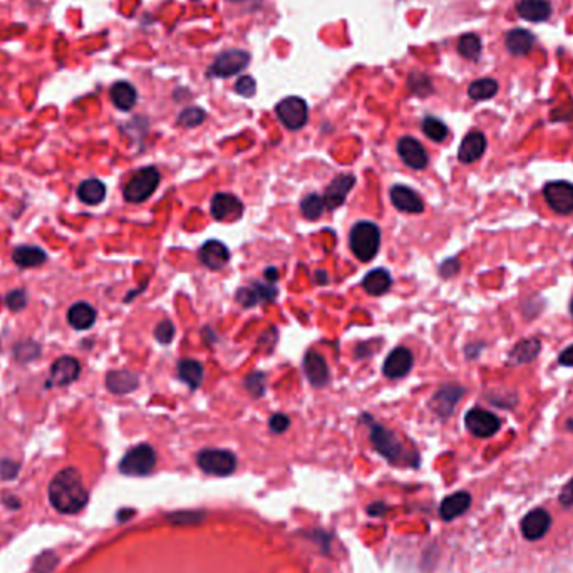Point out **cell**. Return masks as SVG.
<instances>
[{"label":"cell","instance_id":"6da1fadb","mask_svg":"<svg viewBox=\"0 0 573 573\" xmlns=\"http://www.w3.org/2000/svg\"><path fill=\"white\" fill-rule=\"evenodd\" d=\"M49 500L59 513L74 515L84 508L89 496L82 484L81 473L76 468H65L52 478L49 484Z\"/></svg>","mask_w":573,"mask_h":573},{"label":"cell","instance_id":"7a4b0ae2","mask_svg":"<svg viewBox=\"0 0 573 573\" xmlns=\"http://www.w3.org/2000/svg\"><path fill=\"white\" fill-rule=\"evenodd\" d=\"M371 443L375 451L382 454L389 463L397 466H418L419 456L416 451H409L394 432L386 430L380 424L371 426Z\"/></svg>","mask_w":573,"mask_h":573},{"label":"cell","instance_id":"3957f363","mask_svg":"<svg viewBox=\"0 0 573 573\" xmlns=\"http://www.w3.org/2000/svg\"><path fill=\"white\" fill-rule=\"evenodd\" d=\"M349 247L361 262H371L379 253L380 230L373 221H359L349 235Z\"/></svg>","mask_w":573,"mask_h":573},{"label":"cell","instance_id":"277c9868","mask_svg":"<svg viewBox=\"0 0 573 573\" xmlns=\"http://www.w3.org/2000/svg\"><path fill=\"white\" fill-rule=\"evenodd\" d=\"M160 179L161 174L155 166L141 168L126 183L124 190H122L124 200L129 201V203H143L155 193L156 188L160 186Z\"/></svg>","mask_w":573,"mask_h":573},{"label":"cell","instance_id":"5b68a950","mask_svg":"<svg viewBox=\"0 0 573 573\" xmlns=\"http://www.w3.org/2000/svg\"><path fill=\"white\" fill-rule=\"evenodd\" d=\"M156 466V453L150 444L134 446L120 463V471L128 476H146Z\"/></svg>","mask_w":573,"mask_h":573},{"label":"cell","instance_id":"8992f818","mask_svg":"<svg viewBox=\"0 0 573 573\" xmlns=\"http://www.w3.org/2000/svg\"><path fill=\"white\" fill-rule=\"evenodd\" d=\"M200 470L212 476H228L237 470V458L226 449H203L196 456Z\"/></svg>","mask_w":573,"mask_h":573},{"label":"cell","instance_id":"52a82bcc","mask_svg":"<svg viewBox=\"0 0 573 573\" xmlns=\"http://www.w3.org/2000/svg\"><path fill=\"white\" fill-rule=\"evenodd\" d=\"M275 112H277L280 122L290 131L302 129L307 124L309 120L307 103L302 98H297V96H290V98L280 101L277 108H275Z\"/></svg>","mask_w":573,"mask_h":573},{"label":"cell","instance_id":"ba28073f","mask_svg":"<svg viewBox=\"0 0 573 573\" xmlns=\"http://www.w3.org/2000/svg\"><path fill=\"white\" fill-rule=\"evenodd\" d=\"M248 63H250V54L247 51L242 49H233V51H225L223 54L218 56L215 59V63L210 67L208 76H215V77H225L235 76L240 71H243L247 67Z\"/></svg>","mask_w":573,"mask_h":573},{"label":"cell","instance_id":"9c48e42d","mask_svg":"<svg viewBox=\"0 0 573 573\" xmlns=\"http://www.w3.org/2000/svg\"><path fill=\"white\" fill-rule=\"evenodd\" d=\"M543 196L546 205L560 213L570 215L573 212V185L568 181H550L543 186Z\"/></svg>","mask_w":573,"mask_h":573},{"label":"cell","instance_id":"30bf717a","mask_svg":"<svg viewBox=\"0 0 573 573\" xmlns=\"http://www.w3.org/2000/svg\"><path fill=\"white\" fill-rule=\"evenodd\" d=\"M466 430L476 437H491L500 431L501 421L496 414L487 409L473 408L465 416Z\"/></svg>","mask_w":573,"mask_h":573},{"label":"cell","instance_id":"8fae6325","mask_svg":"<svg viewBox=\"0 0 573 573\" xmlns=\"http://www.w3.org/2000/svg\"><path fill=\"white\" fill-rule=\"evenodd\" d=\"M79 374H81V364L77 359L60 357L51 366L47 386H52V387L69 386V384H72L74 380L79 378Z\"/></svg>","mask_w":573,"mask_h":573},{"label":"cell","instance_id":"7c38bea8","mask_svg":"<svg viewBox=\"0 0 573 573\" xmlns=\"http://www.w3.org/2000/svg\"><path fill=\"white\" fill-rule=\"evenodd\" d=\"M397 155L404 161V165H408L413 169H424L430 163L424 146L413 136H402L397 141Z\"/></svg>","mask_w":573,"mask_h":573},{"label":"cell","instance_id":"4fadbf2b","mask_svg":"<svg viewBox=\"0 0 573 573\" xmlns=\"http://www.w3.org/2000/svg\"><path fill=\"white\" fill-rule=\"evenodd\" d=\"M212 215L218 221L238 220L243 215V203L235 195L217 193L212 198Z\"/></svg>","mask_w":573,"mask_h":573},{"label":"cell","instance_id":"5bb4252c","mask_svg":"<svg viewBox=\"0 0 573 573\" xmlns=\"http://www.w3.org/2000/svg\"><path fill=\"white\" fill-rule=\"evenodd\" d=\"M413 364H414L413 352L406 347H396L394 351H391V354L386 357V361H384L382 373L389 379H401L411 373Z\"/></svg>","mask_w":573,"mask_h":573},{"label":"cell","instance_id":"9a60e30c","mask_svg":"<svg viewBox=\"0 0 573 573\" xmlns=\"http://www.w3.org/2000/svg\"><path fill=\"white\" fill-rule=\"evenodd\" d=\"M463 394H465V387L458 386V384H446L432 396V409L436 411L441 418H449L456 409L458 402L461 401Z\"/></svg>","mask_w":573,"mask_h":573},{"label":"cell","instance_id":"2e32d148","mask_svg":"<svg viewBox=\"0 0 573 573\" xmlns=\"http://www.w3.org/2000/svg\"><path fill=\"white\" fill-rule=\"evenodd\" d=\"M304 373L307 375L310 386L321 389L326 387L330 380V371L326 359L317 352H307L304 357Z\"/></svg>","mask_w":573,"mask_h":573},{"label":"cell","instance_id":"e0dca14e","mask_svg":"<svg viewBox=\"0 0 573 573\" xmlns=\"http://www.w3.org/2000/svg\"><path fill=\"white\" fill-rule=\"evenodd\" d=\"M552 527V516L543 508H536L522 520V533L527 540H540Z\"/></svg>","mask_w":573,"mask_h":573},{"label":"cell","instance_id":"ac0fdd59","mask_svg":"<svg viewBox=\"0 0 573 573\" xmlns=\"http://www.w3.org/2000/svg\"><path fill=\"white\" fill-rule=\"evenodd\" d=\"M354 185H356V176L354 174H340V176H335L332 179L330 185L327 186L326 196H323L326 208L335 210L340 205H344V201L347 200L349 191L352 190Z\"/></svg>","mask_w":573,"mask_h":573},{"label":"cell","instance_id":"d6986e66","mask_svg":"<svg viewBox=\"0 0 573 573\" xmlns=\"http://www.w3.org/2000/svg\"><path fill=\"white\" fill-rule=\"evenodd\" d=\"M200 262L210 270H220L228 264L230 260V250L226 248L225 243L218 242V240H208L207 243L201 245L198 252Z\"/></svg>","mask_w":573,"mask_h":573},{"label":"cell","instance_id":"ffe728a7","mask_svg":"<svg viewBox=\"0 0 573 573\" xmlns=\"http://www.w3.org/2000/svg\"><path fill=\"white\" fill-rule=\"evenodd\" d=\"M278 290L275 285H264V283L253 282L250 287H242L237 292V300L243 307L250 309L260 304V302H272L277 299Z\"/></svg>","mask_w":573,"mask_h":573},{"label":"cell","instance_id":"44dd1931","mask_svg":"<svg viewBox=\"0 0 573 573\" xmlns=\"http://www.w3.org/2000/svg\"><path fill=\"white\" fill-rule=\"evenodd\" d=\"M391 195L392 205L404 213H423L424 212V201L413 188L404 185H394L389 191Z\"/></svg>","mask_w":573,"mask_h":573},{"label":"cell","instance_id":"7402d4cb","mask_svg":"<svg viewBox=\"0 0 573 573\" xmlns=\"http://www.w3.org/2000/svg\"><path fill=\"white\" fill-rule=\"evenodd\" d=\"M487 151V138L481 131H471L468 133L465 139L461 141V146L458 150V160L461 163L470 165L478 161Z\"/></svg>","mask_w":573,"mask_h":573},{"label":"cell","instance_id":"603a6c76","mask_svg":"<svg viewBox=\"0 0 573 573\" xmlns=\"http://www.w3.org/2000/svg\"><path fill=\"white\" fill-rule=\"evenodd\" d=\"M516 12L528 22H543L552 15V6L548 0H518Z\"/></svg>","mask_w":573,"mask_h":573},{"label":"cell","instance_id":"cb8c5ba5","mask_svg":"<svg viewBox=\"0 0 573 573\" xmlns=\"http://www.w3.org/2000/svg\"><path fill=\"white\" fill-rule=\"evenodd\" d=\"M471 506V494L468 491H458L444 498L439 506V515L444 522H451L463 513H466Z\"/></svg>","mask_w":573,"mask_h":573},{"label":"cell","instance_id":"d4e9b609","mask_svg":"<svg viewBox=\"0 0 573 573\" xmlns=\"http://www.w3.org/2000/svg\"><path fill=\"white\" fill-rule=\"evenodd\" d=\"M139 386L138 374L131 373V371H111L106 375V387L112 394L124 396L133 392L134 389Z\"/></svg>","mask_w":573,"mask_h":573},{"label":"cell","instance_id":"484cf974","mask_svg":"<svg viewBox=\"0 0 573 573\" xmlns=\"http://www.w3.org/2000/svg\"><path fill=\"white\" fill-rule=\"evenodd\" d=\"M98 312L93 305L87 302H77L71 309L67 310V322L69 326L74 327L76 330H87L94 326Z\"/></svg>","mask_w":573,"mask_h":573},{"label":"cell","instance_id":"4316f807","mask_svg":"<svg viewBox=\"0 0 573 573\" xmlns=\"http://www.w3.org/2000/svg\"><path fill=\"white\" fill-rule=\"evenodd\" d=\"M12 260L20 269H34V266L46 264L47 255L42 248L34 247V245H20L12 252Z\"/></svg>","mask_w":573,"mask_h":573},{"label":"cell","instance_id":"83f0119b","mask_svg":"<svg viewBox=\"0 0 573 573\" xmlns=\"http://www.w3.org/2000/svg\"><path fill=\"white\" fill-rule=\"evenodd\" d=\"M109 96H111L112 104H115L120 111H131V109L136 106L138 101L136 87L126 81L116 82V84L111 87Z\"/></svg>","mask_w":573,"mask_h":573},{"label":"cell","instance_id":"f1b7e54d","mask_svg":"<svg viewBox=\"0 0 573 573\" xmlns=\"http://www.w3.org/2000/svg\"><path fill=\"white\" fill-rule=\"evenodd\" d=\"M392 285V277L386 269H374L366 275L362 280V288L369 295L379 297L384 295Z\"/></svg>","mask_w":573,"mask_h":573},{"label":"cell","instance_id":"f546056e","mask_svg":"<svg viewBox=\"0 0 573 573\" xmlns=\"http://www.w3.org/2000/svg\"><path fill=\"white\" fill-rule=\"evenodd\" d=\"M178 375L191 391H195L203 382L205 371L203 366L195 359H183V361L178 362Z\"/></svg>","mask_w":573,"mask_h":573},{"label":"cell","instance_id":"4dcf8cb0","mask_svg":"<svg viewBox=\"0 0 573 573\" xmlns=\"http://www.w3.org/2000/svg\"><path fill=\"white\" fill-rule=\"evenodd\" d=\"M506 49L513 56H524L527 52L532 51L533 44H535V37L532 32L524 29H513L506 34L505 37Z\"/></svg>","mask_w":573,"mask_h":573},{"label":"cell","instance_id":"1f68e13d","mask_svg":"<svg viewBox=\"0 0 573 573\" xmlns=\"http://www.w3.org/2000/svg\"><path fill=\"white\" fill-rule=\"evenodd\" d=\"M77 196L86 205H99L106 198V185L98 178H89L77 188Z\"/></svg>","mask_w":573,"mask_h":573},{"label":"cell","instance_id":"d6a6232c","mask_svg":"<svg viewBox=\"0 0 573 573\" xmlns=\"http://www.w3.org/2000/svg\"><path fill=\"white\" fill-rule=\"evenodd\" d=\"M541 351V342L538 339H524L511 349L510 361L513 364H528Z\"/></svg>","mask_w":573,"mask_h":573},{"label":"cell","instance_id":"836d02e7","mask_svg":"<svg viewBox=\"0 0 573 573\" xmlns=\"http://www.w3.org/2000/svg\"><path fill=\"white\" fill-rule=\"evenodd\" d=\"M496 93H498V82L491 79V77H483V79L471 82L470 87H468V96H470L473 101L491 99Z\"/></svg>","mask_w":573,"mask_h":573},{"label":"cell","instance_id":"e575fe53","mask_svg":"<svg viewBox=\"0 0 573 573\" xmlns=\"http://www.w3.org/2000/svg\"><path fill=\"white\" fill-rule=\"evenodd\" d=\"M481 51H483V44H481V39L476 34H465V36L459 37L458 52L465 59L476 60L481 56Z\"/></svg>","mask_w":573,"mask_h":573},{"label":"cell","instance_id":"d590c367","mask_svg":"<svg viewBox=\"0 0 573 573\" xmlns=\"http://www.w3.org/2000/svg\"><path fill=\"white\" fill-rule=\"evenodd\" d=\"M323 210H326V203H323L322 196H318L317 193H310L300 201V212L307 220H317V218H321Z\"/></svg>","mask_w":573,"mask_h":573},{"label":"cell","instance_id":"8d00e7d4","mask_svg":"<svg viewBox=\"0 0 573 573\" xmlns=\"http://www.w3.org/2000/svg\"><path fill=\"white\" fill-rule=\"evenodd\" d=\"M423 131H424V134L431 139V141H436V143L444 141L446 136H448V126H446L441 120H437V117H432V116L424 117Z\"/></svg>","mask_w":573,"mask_h":573},{"label":"cell","instance_id":"74e56055","mask_svg":"<svg viewBox=\"0 0 573 573\" xmlns=\"http://www.w3.org/2000/svg\"><path fill=\"white\" fill-rule=\"evenodd\" d=\"M408 87L409 91L416 96H421V98H426V96L432 94V82L426 74H419L413 72L408 79Z\"/></svg>","mask_w":573,"mask_h":573},{"label":"cell","instance_id":"f35d334b","mask_svg":"<svg viewBox=\"0 0 573 573\" xmlns=\"http://www.w3.org/2000/svg\"><path fill=\"white\" fill-rule=\"evenodd\" d=\"M207 120V112L200 108H188L178 116V124L183 128H196Z\"/></svg>","mask_w":573,"mask_h":573},{"label":"cell","instance_id":"ab89813d","mask_svg":"<svg viewBox=\"0 0 573 573\" xmlns=\"http://www.w3.org/2000/svg\"><path fill=\"white\" fill-rule=\"evenodd\" d=\"M245 389L253 397H262L265 392V374L264 373H252L245 378Z\"/></svg>","mask_w":573,"mask_h":573},{"label":"cell","instance_id":"60d3db41","mask_svg":"<svg viewBox=\"0 0 573 573\" xmlns=\"http://www.w3.org/2000/svg\"><path fill=\"white\" fill-rule=\"evenodd\" d=\"M6 305L12 310V312H19V310H22L27 305V295H25V292L20 290V288L8 292L6 295Z\"/></svg>","mask_w":573,"mask_h":573},{"label":"cell","instance_id":"b9f144b4","mask_svg":"<svg viewBox=\"0 0 573 573\" xmlns=\"http://www.w3.org/2000/svg\"><path fill=\"white\" fill-rule=\"evenodd\" d=\"M155 337H156V340L163 345L172 342L174 337V326L172 323V321H168V318H166V321H161L155 329Z\"/></svg>","mask_w":573,"mask_h":573},{"label":"cell","instance_id":"7bdbcfd3","mask_svg":"<svg viewBox=\"0 0 573 573\" xmlns=\"http://www.w3.org/2000/svg\"><path fill=\"white\" fill-rule=\"evenodd\" d=\"M58 565V557L52 552H44L41 557L36 560L34 572L36 573H51Z\"/></svg>","mask_w":573,"mask_h":573},{"label":"cell","instance_id":"ee69618b","mask_svg":"<svg viewBox=\"0 0 573 573\" xmlns=\"http://www.w3.org/2000/svg\"><path fill=\"white\" fill-rule=\"evenodd\" d=\"M235 91H237L240 96H243V98H252L257 91V82L252 76H243L240 77L237 84H235Z\"/></svg>","mask_w":573,"mask_h":573},{"label":"cell","instance_id":"f6af8a7d","mask_svg":"<svg viewBox=\"0 0 573 573\" xmlns=\"http://www.w3.org/2000/svg\"><path fill=\"white\" fill-rule=\"evenodd\" d=\"M270 430L273 432H277V434H282L283 431L288 430V426H290V419L287 418L285 414H273L272 418H270Z\"/></svg>","mask_w":573,"mask_h":573},{"label":"cell","instance_id":"bcb514c9","mask_svg":"<svg viewBox=\"0 0 573 573\" xmlns=\"http://www.w3.org/2000/svg\"><path fill=\"white\" fill-rule=\"evenodd\" d=\"M17 473H19V465L11 459H2L0 461V478L4 479H12L15 478Z\"/></svg>","mask_w":573,"mask_h":573},{"label":"cell","instance_id":"7dc6e473","mask_svg":"<svg viewBox=\"0 0 573 573\" xmlns=\"http://www.w3.org/2000/svg\"><path fill=\"white\" fill-rule=\"evenodd\" d=\"M27 347H29V340H25V342L17 344V347H15V359H17V361H20V362H29V361H32V359L37 357V354L29 352Z\"/></svg>","mask_w":573,"mask_h":573},{"label":"cell","instance_id":"c3c4849f","mask_svg":"<svg viewBox=\"0 0 573 573\" xmlns=\"http://www.w3.org/2000/svg\"><path fill=\"white\" fill-rule=\"evenodd\" d=\"M560 503H562L565 508L573 506V478L568 481L565 487H563L562 493H560Z\"/></svg>","mask_w":573,"mask_h":573},{"label":"cell","instance_id":"681fc988","mask_svg":"<svg viewBox=\"0 0 573 573\" xmlns=\"http://www.w3.org/2000/svg\"><path fill=\"white\" fill-rule=\"evenodd\" d=\"M458 270H459V262L456 260V258H449V260H446L444 264L441 265L439 272L444 278H448V277H453V275H456Z\"/></svg>","mask_w":573,"mask_h":573},{"label":"cell","instance_id":"f907efd6","mask_svg":"<svg viewBox=\"0 0 573 573\" xmlns=\"http://www.w3.org/2000/svg\"><path fill=\"white\" fill-rule=\"evenodd\" d=\"M558 362H560V364H562V366H565V367H573V345H570V347H567L565 351L560 354Z\"/></svg>","mask_w":573,"mask_h":573},{"label":"cell","instance_id":"816d5d0a","mask_svg":"<svg viewBox=\"0 0 573 573\" xmlns=\"http://www.w3.org/2000/svg\"><path fill=\"white\" fill-rule=\"evenodd\" d=\"M265 278H269V280H277L278 278V272H277V269H272V266H270V269H266L265 270Z\"/></svg>","mask_w":573,"mask_h":573},{"label":"cell","instance_id":"f5cc1de1","mask_svg":"<svg viewBox=\"0 0 573 573\" xmlns=\"http://www.w3.org/2000/svg\"><path fill=\"white\" fill-rule=\"evenodd\" d=\"M316 282H317V283H321V285H322V283H327V282H329V277H327V273H326V272H322V270H318V272H317V278H316Z\"/></svg>","mask_w":573,"mask_h":573},{"label":"cell","instance_id":"db71d44e","mask_svg":"<svg viewBox=\"0 0 573 573\" xmlns=\"http://www.w3.org/2000/svg\"><path fill=\"white\" fill-rule=\"evenodd\" d=\"M567 430H570V431H573V419H570V421L567 423Z\"/></svg>","mask_w":573,"mask_h":573},{"label":"cell","instance_id":"11a10c76","mask_svg":"<svg viewBox=\"0 0 573 573\" xmlns=\"http://www.w3.org/2000/svg\"><path fill=\"white\" fill-rule=\"evenodd\" d=\"M570 314L573 316V299H572V302H570Z\"/></svg>","mask_w":573,"mask_h":573}]
</instances>
